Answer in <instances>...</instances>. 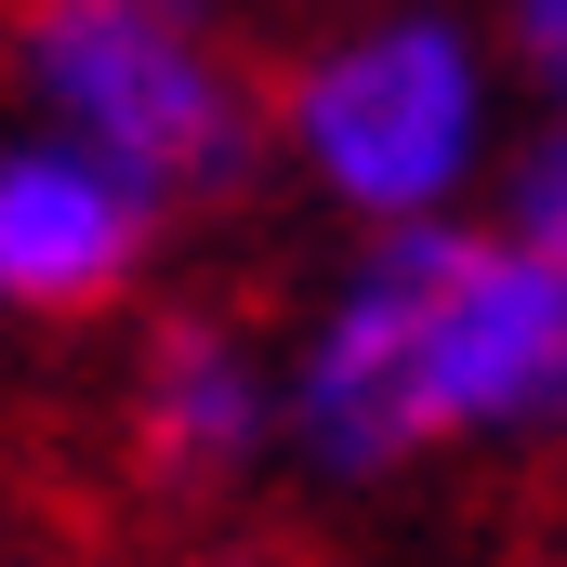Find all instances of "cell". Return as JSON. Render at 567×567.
<instances>
[{
	"instance_id": "obj_5",
	"label": "cell",
	"mask_w": 567,
	"mask_h": 567,
	"mask_svg": "<svg viewBox=\"0 0 567 567\" xmlns=\"http://www.w3.org/2000/svg\"><path fill=\"white\" fill-rule=\"evenodd\" d=\"M278 449V370L225 317H172L133 370V462L158 488H225Z\"/></svg>"
},
{
	"instance_id": "obj_8",
	"label": "cell",
	"mask_w": 567,
	"mask_h": 567,
	"mask_svg": "<svg viewBox=\"0 0 567 567\" xmlns=\"http://www.w3.org/2000/svg\"><path fill=\"white\" fill-rule=\"evenodd\" d=\"M225 567H278V555H225Z\"/></svg>"
},
{
	"instance_id": "obj_6",
	"label": "cell",
	"mask_w": 567,
	"mask_h": 567,
	"mask_svg": "<svg viewBox=\"0 0 567 567\" xmlns=\"http://www.w3.org/2000/svg\"><path fill=\"white\" fill-rule=\"evenodd\" d=\"M542 265L567 278V120H555V145H528V172H515V212H502Z\"/></svg>"
},
{
	"instance_id": "obj_2",
	"label": "cell",
	"mask_w": 567,
	"mask_h": 567,
	"mask_svg": "<svg viewBox=\"0 0 567 567\" xmlns=\"http://www.w3.org/2000/svg\"><path fill=\"white\" fill-rule=\"evenodd\" d=\"M488 133H502V66L462 13H370L278 80L290 172L330 212H357L370 238L462 225V185L488 172Z\"/></svg>"
},
{
	"instance_id": "obj_7",
	"label": "cell",
	"mask_w": 567,
	"mask_h": 567,
	"mask_svg": "<svg viewBox=\"0 0 567 567\" xmlns=\"http://www.w3.org/2000/svg\"><path fill=\"white\" fill-rule=\"evenodd\" d=\"M515 80L555 93V120H567V0H528L515 13Z\"/></svg>"
},
{
	"instance_id": "obj_1",
	"label": "cell",
	"mask_w": 567,
	"mask_h": 567,
	"mask_svg": "<svg viewBox=\"0 0 567 567\" xmlns=\"http://www.w3.org/2000/svg\"><path fill=\"white\" fill-rule=\"evenodd\" d=\"M542 435H567V278L515 225L370 238L278 357V449L330 488Z\"/></svg>"
},
{
	"instance_id": "obj_4",
	"label": "cell",
	"mask_w": 567,
	"mask_h": 567,
	"mask_svg": "<svg viewBox=\"0 0 567 567\" xmlns=\"http://www.w3.org/2000/svg\"><path fill=\"white\" fill-rule=\"evenodd\" d=\"M145 238H158V198L120 185L93 145L13 120L0 133V303L13 317H93L145 278Z\"/></svg>"
},
{
	"instance_id": "obj_3",
	"label": "cell",
	"mask_w": 567,
	"mask_h": 567,
	"mask_svg": "<svg viewBox=\"0 0 567 567\" xmlns=\"http://www.w3.org/2000/svg\"><path fill=\"white\" fill-rule=\"evenodd\" d=\"M27 106H40V133L93 145L158 212L225 198L278 133L251 66L172 0H53V13H27Z\"/></svg>"
}]
</instances>
